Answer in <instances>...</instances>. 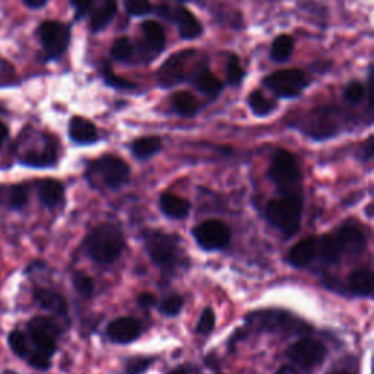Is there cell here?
Masks as SVG:
<instances>
[{
  "label": "cell",
  "instance_id": "obj_37",
  "mask_svg": "<svg viewBox=\"0 0 374 374\" xmlns=\"http://www.w3.org/2000/svg\"><path fill=\"white\" fill-rule=\"evenodd\" d=\"M154 358H147V357H135L126 363L125 367V374H143L148 371L151 364H154Z\"/></svg>",
  "mask_w": 374,
  "mask_h": 374
},
{
  "label": "cell",
  "instance_id": "obj_1",
  "mask_svg": "<svg viewBox=\"0 0 374 374\" xmlns=\"http://www.w3.org/2000/svg\"><path fill=\"white\" fill-rule=\"evenodd\" d=\"M143 243L152 264L158 266L162 274L170 275L183 265L185 256L179 236L152 229L143 233Z\"/></svg>",
  "mask_w": 374,
  "mask_h": 374
},
{
  "label": "cell",
  "instance_id": "obj_22",
  "mask_svg": "<svg viewBox=\"0 0 374 374\" xmlns=\"http://www.w3.org/2000/svg\"><path fill=\"white\" fill-rule=\"evenodd\" d=\"M34 300L38 303L40 307H43L44 310H48L54 314H59V316H66L69 306L68 301L65 300V297L59 293H56L53 290H47V289H37L34 291Z\"/></svg>",
  "mask_w": 374,
  "mask_h": 374
},
{
  "label": "cell",
  "instance_id": "obj_15",
  "mask_svg": "<svg viewBox=\"0 0 374 374\" xmlns=\"http://www.w3.org/2000/svg\"><path fill=\"white\" fill-rule=\"evenodd\" d=\"M142 333V325L135 318H119L110 322L105 329L107 338L114 343H130Z\"/></svg>",
  "mask_w": 374,
  "mask_h": 374
},
{
  "label": "cell",
  "instance_id": "obj_24",
  "mask_svg": "<svg viewBox=\"0 0 374 374\" xmlns=\"http://www.w3.org/2000/svg\"><path fill=\"white\" fill-rule=\"evenodd\" d=\"M348 289L353 294L360 297H370L373 294V274L367 268H358L348 276Z\"/></svg>",
  "mask_w": 374,
  "mask_h": 374
},
{
  "label": "cell",
  "instance_id": "obj_18",
  "mask_svg": "<svg viewBox=\"0 0 374 374\" xmlns=\"http://www.w3.org/2000/svg\"><path fill=\"white\" fill-rule=\"evenodd\" d=\"M316 259H318V237H307L298 241L286 254V261L294 268H306Z\"/></svg>",
  "mask_w": 374,
  "mask_h": 374
},
{
  "label": "cell",
  "instance_id": "obj_42",
  "mask_svg": "<svg viewBox=\"0 0 374 374\" xmlns=\"http://www.w3.org/2000/svg\"><path fill=\"white\" fill-rule=\"evenodd\" d=\"M104 78H105V82L111 86H114V88H135V83H132L130 80L128 79H122L119 76H114L110 69H107V72L104 73Z\"/></svg>",
  "mask_w": 374,
  "mask_h": 374
},
{
  "label": "cell",
  "instance_id": "obj_41",
  "mask_svg": "<svg viewBox=\"0 0 374 374\" xmlns=\"http://www.w3.org/2000/svg\"><path fill=\"white\" fill-rule=\"evenodd\" d=\"M26 361L37 370H48L51 365V357H47L37 351H31L30 355L26 357Z\"/></svg>",
  "mask_w": 374,
  "mask_h": 374
},
{
  "label": "cell",
  "instance_id": "obj_13",
  "mask_svg": "<svg viewBox=\"0 0 374 374\" xmlns=\"http://www.w3.org/2000/svg\"><path fill=\"white\" fill-rule=\"evenodd\" d=\"M158 14L165 19L175 22L179 28V33L183 38L193 40L202 34V25L185 8H170L160 6Z\"/></svg>",
  "mask_w": 374,
  "mask_h": 374
},
{
  "label": "cell",
  "instance_id": "obj_7",
  "mask_svg": "<svg viewBox=\"0 0 374 374\" xmlns=\"http://www.w3.org/2000/svg\"><path fill=\"white\" fill-rule=\"evenodd\" d=\"M193 237L204 250L214 251L225 249L232 241V232L225 222L219 219H208L193 228Z\"/></svg>",
  "mask_w": 374,
  "mask_h": 374
},
{
  "label": "cell",
  "instance_id": "obj_38",
  "mask_svg": "<svg viewBox=\"0 0 374 374\" xmlns=\"http://www.w3.org/2000/svg\"><path fill=\"white\" fill-rule=\"evenodd\" d=\"M364 97H365V88L360 82H351L343 91V98L353 105L360 104L364 100Z\"/></svg>",
  "mask_w": 374,
  "mask_h": 374
},
{
  "label": "cell",
  "instance_id": "obj_47",
  "mask_svg": "<svg viewBox=\"0 0 374 374\" xmlns=\"http://www.w3.org/2000/svg\"><path fill=\"white\" fill-rule=\"evenodd\" d=\"M276 374H301L296 367H293V365H284V367H281L279 370H278V373Z\"/></svg>",
  "mask_w": 374,
  "mask_h": 374
},
{
  "label": "cell",
  "instance_id": "obj_4",
  "mask_svg": "<svg viewBox=\"0 0 374 374\" xmlns=\"http://www.w3.org/2000/svg\"><path fill=\"white\" fill-rule=\"evenodd\" d=\"M86 175L90 180H95L110 190H118L128 183L130 167L116 155H104L90 164Z\"/></svg>",
  "mask_w": 374,
  "mask_h": 374
},
{
  "label": "cell",
  "instance_id": "obj_23",
  "mask_svg": "<svg viewBox=\"0 0 374 374\" xmlns=\"http://www.w3.org/2000/svg\"><path fill=\"white\" fill-rule=\"evenodd\" d=\"M118 12L116 0H100V4L94 8L91 16V30L94 33H100L101 30L113 21Z\"/></svg>",
  "mask_w": 374,
  "mask_h": 374
},
{
  "label": "cell",
  "instance_id": "obj_3",
  "mask_svg": "<svg viewBox=\"0 0 374 374\" xmlns=\"http://www.w3.org/2000/svg\"><path fill=\"white\" fill-rule=\"evenodd\" d=\"M303 207V197L298 193L285 192L269 200L266 205V218L284 236L291 237L301 225Z\"/></svg>",
  "mask_w": 374,
  "mask_h": 374
},
{
  "label": "cell",
  "instance_id": "obj_52",
  "mask_svg": "<svg viewBox=\"0 0 374 374\" xmlns=\"http://www.w3.org/2000/svg\"><path fill=\"white\" fill-rule=\"evenodd\" d=\"M179 2H185V0H179Z\"/></svg>",
  "mask_w": 374,
  "mask_h": 374
},
{
  "label": "cell",
  "instance_id": "obj_14",
  "mask_svg": "<svg viewBox=\"0 0 374 374\" xmlns=\"http://www.w3.org/2000/svg\"><path fill=\"white\" fill-rule=\"evenodd\" d=\"M194 51H182L176 56L170 57L167 63L160 71V79L162 85L172 86L176 83H182L187 79V68L192 62V56Z\"/></svg>",
  "mask_w": 374,
  "mask_h": 374
},
{
  "label": "cell",
  "instance_id": "obj_40",
  "mask_svg": "<svg viewBox=\"0 0 374 374\" xmlns=\"http://www.w3.org/2000/svg\"><path fill=\"white\" fill-rule=\"evenodd\" d=\"M125 8L133 16L147 15L152 9L150 0H125Z\"/></svg>",
  "mask_w": 374,
  "mask_h": 374
},
{
  "label": "cell",
  "instance_id": "obj_44",
  "mask_svg": "<svg viewBox=\"0 0 374 374\" xmlns=\"http://www.w3.org/2000/svg\"><path fill=\"white\" fill-rule=\"evenodd\" d=\"M155 303H157L155 297H154L152 294H150V293H143V294H140V296L137 297V304H139L140 307H143V308H150V307H152Z\"/></svg>",
  "mask_w": 374,
  "mask_h": 374
},
{
  "label": "cell",
  "instance_id": "obj_8",
  "mask_svg": "<svg viewBox=\"0 0 374 374\" xmlns=\"http://www.w3.org/2000/svg\"><path fill=\"white\" fill-rule=\"evenodd\" d=\"M307 83V75L300 69L278 71L265 79V85L268 88L282 98H293L300 95Z\"/></svg>",
  "mask_w": 374,
  "mask_h": 374
},
{
  "label": "cell",
  "instance_id": "obj_11",
  "mask_svg": "<svg viewBox=\"0 0 374 374\" xmlns=\"http://www.w3.org/2000/svg\"><path fill=\"white\" fill-rule=\"evenodd\" d=\"M38 37L48 57L57 59L68 50L71 41V28L62 22L46 21L38 26Z\"/></svg>",
  "mask_w": 374,
  "mask_h": 374
},
{
  "label": "cell",
  "instance_id": "obj_45",
  "mask_svg": "<svg viewBox=\"0 0 374 374\" xmlns=\"http://www.w3.org/2000/svg\"><path fill=\"white\" fill-rule=\"evenodd\" d=\"M360 152H361L360 157H361L363 160H365V161H368V160L373 158V137H368V140L361 147Z\"/></svg>",
  "mask_w": 374,
  "mask_h": 374
},
{
  "label": "cell",
  "instance_id": "obj_6",
  "mask_svg": "<svg viewBox=\"0 0 374 374\" xmlns=\"http://www.w3.org/2000/svg\"><path fill=\"white\" fill-rule=\"evenodd\" d=\"M268 176L281 189H290L300 183L301 171L296 157L289 151L281 150L272 158Z\"/></svg>",
  "mask_w": 374,
  "mask_h": 374
},
{
  "label": "cell",
  "instance_id": "obj_20",
  "mask_svg": "<svg viewBox=\"0 0 374 374\" xmlns=\"http://www.w3.org/2000/svg\"><path fill=\"white\" fill-rule=\"evenodd\" d=\"M69 137L78 145H91L98 139V130L93 122L76 116L69 123Z\"/></svg>",
  "mask_w": 374,
  "mask_h": 374
},
{
  "label": "cell",
  "instance_id": "obj_2",
  "mask_svg": "<svg viewBox=\"0 0 374 374\" xmlns=\"http://www.w3.org/2000/svg\"><path fill=\"white\" fill-rule=\"evenodd\" d=\"M125 237L114 224H101L85 239V251L98 265H111L122 256Z\"/></svg>",
  "mask_w": 374,
  "mask_h": 374
},
{
  "label": "cell",
  "instance_id": "obj_49",
  "mask_svg": "<svg viewBox=\"0 0 374 374\" xmlns=\"http://www.w3.org/2000/svg\"><path fill=\"white\" fill-rule=\"evenodd\" d=\"M168 374H187V371H186V368L180 367V368H176V370H172V371H170Z\"/></svg>",
  "mask_w": 374,
  "mask_h": 374
},
{
  "label": "cell",
  "instance_id": "obj_28",
  "mask_svg": "<svg viewBox=\"0 0 374 374\" xmlns=\"http://www.w3.org/2000/svg\"><path fill=\"white\" fill-rule=\"evenodd\" d=\"M171 103H172V108H175V111L183 118H193L194 114L199 111V103L196 97L186 91H180L172 95Z\"/></svg>",
  "mask_w": 374,
  "mask_h": 374
},
{
  "label": "cell",
  "instance_id": "obj_51",
  "mask_svg": "<svg viewBox=\"0 0 374 374\" xmlns=\"http://www.w3.org/2000/svg\"><path fill=\"white\" fill-rule=\"evenodd\" d=\"M4 374H16V373H14V371H11V370H6Z\"/></svg>",
  "mask_w": 374,
  "mask_h": 374
},
{
  "label": "cell",
  "instance_id": "obj_50",
  "mask_svg": "<svg viewBox=\"0 0 374 374\" xmlns=\"http://www.w3.org/2000/svg\"><path fill=\"white\" fill-rule=\"evenodd\" d=\"M328 374H348V373H345V371H331Z\"/></svg>",
  "mask_w": 374,
  "mask_h": 374
},
{
  "label": "cell",
  "instance_id": "obj_32",
  "mask_svg": "<svg viewBox=\"0 0 374 374\" xmlns=\"http://www.w3.org/2000/svg\"><path fill=\"white\" fill-rule=\"evenodd\" d=\"M249 104H250V108L253 110V113L259 118L268 116V114H271L275 108V104L271 100H268L261 91H253L250 94Z\"/></svg>",
  "mask_w": 374,
  "mask_h": 374
},
{
  "label": "cell",
  "instance_id": "obj_48",
  "mask_svg": "<svg viewBox=\"0 0 374 374\" xmlns=\"http://www.w3.org/2000/svg\"><path fill=\"white\" fill-rule=\"evenodd\" d=\"M8 135H9L8 126L0 122V145H2V143L8 139Z\"/></svg>",
  "mask_w": 374,
  "mask_h": 374
},
{
  "label": "cell",
  "instance_id": "obj_25",
  "mask_svg": "<svg viewBox=\"0 0 374 374\" xmlns=\"http://www.w3.org/2000/svg\"><path fill=\"white\" fill-rule=\"evenodd\" d=\"M142 33H143V38H145V43L150 50L160 53L165 47V33L158 22L155 21L143 22Z\"/></svg>",
  "mask_w": 374,
  "mask_h": 374
},
{
  "label": "cell",
  "instance_id": "obj_39",
  "mask_svg": "<svg viewBox=\"0 0 374 374\" xmlns=\"http://www.w3.org/2000/svg\"><path fill=\"white\" fill-rule=\"evenodd\" d=\"M227 78H228V82L232 85H239L241 79L244 78V71L240 65L237 56L229 57V62L227 66Z\"/></svg>",
  "mask_w": 374,
  "mask_h": 374
},
{
  "label": "cell",
  "instance_id": "obj_26",
  "mask_svg": "<svg viewBox=\"0 0 374 374\" xmlns=\"http://www.w3.org/2000/svg\"><path fill=\"white\" fill-rule=\"evenodd\" d=\"M161 151V139L158 136L139 137L132 143V154L137 160H148Z\"/></svg>",
  "mask_w": 374,
  "mask_h": 374
},
{
  "label": "cell",
  "instance_id": "obj_16",
  "mask_svg": "<svg viewBox=\"0 0 374 374\" xmlns=\"http://www.w3.org/2000/svg\"><path fill=\"white\" fill-rule=\"evenodd\" d=\"M335 233L341 239L347 254H358L364 250L367 244L365 233L363 232V228L354 221H348V222L342 224Z\"/></svg>",
  "mask_w": 374,
  "mask_h": 374
},
{
  "label": "cell",
  "instance_id": "obj_27",
  "mask_svg": "<svg viewBox=\"0 0 374 374\" xmlns=\"http://www.w3.org/2000/svg\"><path fill=\"white\" fill-rule=\"evenodd\" d=\"M193 83L200 93L207 95H217L222 90V82L208 69L199 71L193 78Z\"/></svg>",
  "mask_w": 374,
  "mask_h": 374
},
{
  "label": "cell",
  "instance_id": "obj_43",
  "mask_svg": "<svg viewBox=\"0 0 374 374\" xmlns=\"http://www.w3.org/2000/svg\"><path fill=\"white\" fill-rule=\"evenodd\" d=\"M71 4L75 9L76 18H82L88 14L94 5V0H71Z\"/></svg>",
  "mask_w": 374,
  "mask_h": 374
},
{
  "label": "cell",
  "instance_id": "obj_46",
  "mask_svg": "<svg viewBox=\"0 0 374 374\" xmlns=\"http://www.w3.org/2000/svg\"><path fill=\"white\" fill-rule=\"evenodd\" d=\"M24 4L31 9H40L47 4V0H24Z\"/></svg>",
  "mask_w": 374,
  "mask_h": 374
},
{
  "label": "cell",
  "instance_id": "obj_17",
  "mask_svg": "<svg viewBox=\"0 0 374 374\" xmlns=\"http://www.w3.org/2000/svg\"><path fill=\"white\" fill-rule=\"evenodd\" d=\"M21 161L24 165L36 167V168L54 165L57 161V142L51 136H47L41 150L36 148L26 151L25 155L21 158Z\"/></svg>",
  "mask_w": 374,
  "mask_h": 374
},
{
  "label": "cell",
  "instance_id": "obj_33",
  "mask_svg": "<svg viewBox=\"0 0 374 374\" xmlns=\"http://www.w3.org/2000/svg\"><path fill=\"white\" fill-rule=\"evenodd\" d=\"M73 286L79 296L83 298H90L94 294V281L83 272H75L72 276Z\"/></svg>",
  "mask_w": 374,
  "mask_h": 374
},
{
  "label": "cell",
  "instance_id": "obj_12",
  "mask_svg": "<svg viewBox=\"0 0 374 374\" xmlns=\"http://www.w3.org/2000/svg\"><path fill=\"white\" fill-rule=\"evenodd\" d=\"M326 355H328V350L325 345L311 338H303L294 342L291 347L286 350V357H289L294 364L306 370L322 364Z\"/></svg>",
  "mask_w": 374,
  "mask_h": 374
},
{
  "label": "cell",
  "instance_id": "obj_35",
  "mask_svg": "<svg viewBox=\"0 0 374 374\" xmlns=\"http://www.w3.org/2000/svg\"><path fill=\"white\" fill-rule=\"evenodd\" d=\"M133 46L128 38H119L118 41H114L111 47V56L113 59H116L119 62H126L133 56Z\"/></svg>",
  "mask_w": 374,
  "mask_h": 374
},
{
  "label": "cell",
  "instance_id": "obj_29",
  "mask_svg": "<svg viewBox=\"0 0 374 374\" xmlns=\"http://www.w3.org/2000/svg\"><path fill=\"white\" fill-rule=\"evenodd\" d=\"M5 204L12 211H21L28 204V189L24 185L9 186L5 192Z\"/></svg>",
  "mask_w": 374,
  "mask_h": 374
},
{
  "label": "cell",
  "instance_id": "obj_30",
  "mask_svg": "<svg viewBox=\"0 0 374 374\" xmlns=\"http://www.w3.org/2000/svg\"><path fill=\"white\" fill-rule=\"evenodd\" d=\"M294 50V43L289 36H279L271 48V57L275 62H285L290 59V56Z\"/></svg>",
  "mask_w": 374,
  "mask_h": 374
},
{
  "label": "cell",
  "instance_id": "obj_36",
  "mask_svg": "<svg viewBox=\"0 0 374 374\" xmlns=\"http://www.w3.org/2000/svg\"><path fill=\"white\" fill-rule=\"evenodd\" d=\"M215 311L211 307H207L202 314H200V318L197 321V326H196V333L199 335H209L214 328H215Z\"/></svg>",
  "mask_w": 374,
  "mask_h": 374
},
{
  "label": "cell",
  "instance_id": "obj_34",
  "mask_svg": "<svg viewBox=\"0 0 374 374\" xmlns=\"http://www.w3.org/2000/svg\"><path fill=\"white\" fill-rule=\"evenodd\" d=\"M183 303H185V301H183L182 296H179V294H171V296L165 297V298L160 303L158 310H160L164 316H167V318H172V316H177V314L182 311Z\"/></svg>",
  "mask_w": 374,
  "mask_h": 374
},
{
  "label": "cell",
  "instance_id": "obj_9",
  "mask_svg": "<svg viewBox=\"0 0 374 374\" xmlns=\"http://www.w3.org/2000/svg\"><path fill=\"white\" fill-rule=\"evenodd\" d=\"M28 331H30V341L34 345V351L47 357H51L56 353V341L59 338L61 328L53 319L38 316L28 323Z\"/></svg>",
  "mask_w": 374,
  "mask_h": 374
},
{
  "label": "cell",
  "instance_id": "obj_19",
  "mask_svg": "<svg viewBox=\"0 0 374 374\" xmlns=\"http://www.w3.org/2000/svg\"><path fill=\"white\" fill-rule=\"evenodd\" d=\"M41 204L48 209H56L65 200V187L59 180L44 179L37 183Z\"/></svg>",
  "mask_w": 374,
  "mask_h": 374
},
{
  "label": "cell",
  "instance_id": "obj_10",
  "mask_svg": "<svg viewBox=\"0 0 374 374\" xmlns=\"http://www.w3.org/2000/svg\"><path fill=\"white\" fill-rule=\"evenodd\" d=\"M301 130L316 140L329 139L338 135L339 120L336 116V110L326 107L321 110H314L303 122Z\"/></svg>",
  "mask_w": 374,
  "mask_h": 374
},
{
  "label": "cell",
  "instance_id": "obj_5",
  "mask_svg": "<svg viewBox=\"0 0 374 374\" xmlns=\"http://www.w3.org/2000/svg\"><path fill=\"white\" fill-rule=\"evenodd\" d=\"M247 323L261 331H269L276 333H297L306 332L308 326L296 319L293 314L281 310H262L254 311L247 316Z\"/></svg>",
  "mask_w": 374,
  "mask_h": 374
},
{
  "label": "cell",
  "instance_id": "obj_21",
  "mask_svg": "<svg viewBox=\"0 0 374 374\" xmlns=\"http://www.w3.org/2000/svg\"><path fill=\"white\" fill-rule=\"evenodd\" d=\"M160 209L171 219H185L190 214V202L180 196L162 193L160 196Z\"/></svg>",
  "mask_w": 374,
  "mask_h": 374
},
{
  "label": "cell",
  "instance_id": "obj_31",
  "mask_svg": "<svg viewBox=\"0 0 374 374\" xmlns=\"http://www.w3.org/2000/svg\"><path fill=\"white\" fill-rule=\"evenodd\" d=\"M8 342H9V347L14 351L15 355H18L19 358L26 360V357L30 355L31 350H30V342H28V338L24 332L15 329L9 333L8 336Z\"/></svg>",
  "mask_w": 374,
  "mask_h": 374
}]
</instances>
